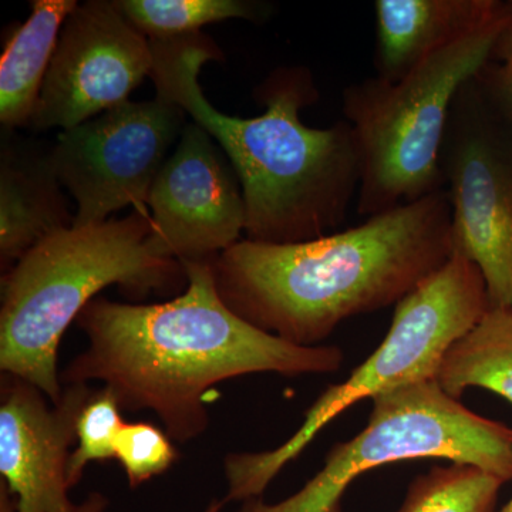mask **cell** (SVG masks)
Returning a JSON list of instances; mask_svg holds the SVG:
<instances>
[{
    "label": "cell",
    "mask_w": 512,
    "mask_h": 512,
    "mask_svg": "<svg viewBox=\"0 0 512 512\" xmlns=\"http://www.w3.org/2000/svg\"><path fill=\"white\" fill-rule=\"evenodd\" d=\"M490 308L480 268L454 252L443 268L397 303L382 345L348 380L322 393L291 439L274 450L225 457L227 503L262 497L282 468L353 404L407 384L436 380L448 349Z\"/></svg>",
    "instance_id": "obj_6"
},
{
    "label": "cell",
    "mask_w": 512,
    "mask_h": 512,
    "mask_svg": "<svg viewBox=\"0 0 512 512\" xmlns=\"http://www.w3.org/2000/svg\"><path fill=\"white\" fill-rule=\"evenodd\" d=\"M50 154L3 141L0 156V264L8 272L43 239L73 227Z\"/></svg>",
    "instance_id": "obj_14"
},
{
    "label": "cell",
    "mask_w": 512,
    "mask_h": 512,
    "mask_svg": "<svg viewBox=\"0 0 512 512\" xmlns=\"http://www.w3.org/2000/svg\"><path fill=\"white\" fill-rule=\"evenodd\" d=\"M123 424L121 407L114 394L104 386L94 389L77 420V447L67 468L70 488L79 484L89 464L116 457V441Z\"/></svg>",
    "instance_id": "obj_19"
},
{
    "label": "cell",
    "mask_w": 512,
    "mask_h": 512,
    "mask_svg": "<svg viewBox=\"0 0 512 512\" xmlns=\"http://www.w3.org/2000/svg\"><path fill=\"white\" fill-rule=\"evenodd\" d=\"M116 458L131 488L165 473L178 458L173 440L146 421L124 423L116 441Z\"/></svg>",
    "instance_id": "obj_20"
},
{
    "label": "cell",
    "mask_w": 512,
    "mask_h": 512,
    "mask_svg": "<svg viewBox=\"0 0 512 512\" xmlns=\"http://www.w3.org/2000/svg\"><path fill=\"white\" fill-rule=\"evenodd\" d=\"M117 285L128 298H147L187 285L183 264L165 255L150 212L70 227L30 249L2 276L0 370L25 380L53 404L63 394L57 352L67 328Z\"/></svg>",
    "instance_id": "obj_4"
},
{
    "label": "cell",
    "mask_w": 512,
    "mask_h": 512,
    "mask_svg": "<svg viewBox=\"0 0 512 512\" xmlns=\"http://www.w3.org/2000/svg\"><path fill=\"white\" fill-rule=\"evenodd\" d=\"M512 5L424 60L399 82L367 77L343 90L360 160L356 211L375 217L444 190L439 158L461 87L497 59Z\"/></svg>",
    "instance_id": "obj_5"
},
{
    "label": "cell",
    "mask_w": 512,
    "mask_h": 512,
    "mask_svg": "<svg viewBox=\"0 0 512 512\" xmlns=\"http://www.w3.org/2000/svg\"><path fill=\"white\" fill-rule=\"evenodd\" d=\"M150 45L157 96L204 128L238 175L247 239L298 244L336 232L359 192V151L345 119L326 128L303 123L301 111L319 100L311 70L275 69L255 89L264 113L241 119L221 113L202 93V66L222 60L210 37L197 32Z\"/></svg>",
    "instance_id": "obj_2"
},
{
    "label": "cell",
    "mask_w": 512,
    "mask_h": 512,
    "mask_svg": "<svg viewBox=\"0 0 512 512\" xmlns=\"http://www.w3.org/2000/svg\"><path fill=\"white\" fill-rule=\"evenodd\" d=\"M446 190L298 244L239 241L212 259L232 312L298 346L343 320L397 305L454 254Z\"/></svg>",
    "instance_id": "obj_3"
},
{
    "label": "cell",
    "mask_w": 512,
    "mask_h": 512,
    "mask_svg": "<svg viewBox=\"0 0 512 512\" xmlns=\"http://www.w3.org/2000/svg\"><path fill=\"white\" fill-rule=\"evenodd\" d=\"M501 512H512V498H511L510 503L505 505V507L503 508V511H501Z\"/></svg>",
    "instance_id": "obj_23"
},
{
    "label": "cell",
    "mask_w": 512,
    "mask_h": 512,
    "mask_svg": "<svg viewBox=\"0 0 512 512\" xmlns=\"http://www.w3.org/2000/svg\"><path fill=\"white\" fill-rule=\"evenodd\" d=\"M503 484L471 464L436 466L414 478L397 512H491Z\"/></svg>",
    "instance_id": "obj_18"
},
{
    "label": "cell",
    "mask_w": 512,
    "mask_h": 512,
    "mask_svg": "<svg viewBox=\"0 0 512 512\" xmlns=\"http://www.w3.org/2000/svg\"><path fill=\"white\" fill-rule=\"evenodd\" d=\"M114 5L148 39L191 35L222 20L258 22L265 10L244 0H114Z\"/></svg>",
    "instance_id": "obj_17"
},
{
    "label": "cell",
    "mask_w": 512,
    "mask_h": 512,
    "mask_svg": "<svg viewBox=\"0 0 512 512\" xmlns=\"http://www.w3.org/2000/svg\"><path fill=\"white\" fill-rule=\"evenodd\" d=\"M436 382L454 399L470 387H481L512 404V309H488L448 349Z\"/></svg>",
    "instance_id": "obj_16"
},
{
    "label": "cell",
    "mask_w": 512,
    "mask_h": 512,
    "mask_svg": "<svg viewBox=\"0 0 512 512\" xmlns=\"http://www.w3.org/2000/svg\"><path fill=\"white\" fill-rule=\"evenodd\" d=\"M497 56L501 63H488L481 70L480 77L495 107L512 128V19Z\"/></svg>",
    "instance_id": "obj_21"
},
{
    "label": "cell",
    "mask_w": 512,
    "mask_h": 512,
    "mask_svg": "<svg viewBox=\"0 0 512 512\" xmlns=\"http://www.w3.org/2000/svg\"><path fill=\"white\" fill-rule=\"evenodd\" d=\"M507 6L498 0H376L375 76L399 82Z\"/></svg>",
    "instance_id": "obj_13"
},
{
    "label": "cell",
    "mask_w": 512,
    "mask_h": 512,
    "mask_svg": "<svg viewBox=\"0 0 512 512\" xmlns=\"http://www.w3.org/2000/svg\"><path fill=\"white\" fill-rule=\"evenodd\" d=\"M185 126L184 110L156 96L128 100L62 131L49 154L57 180L77 202L74 227L109 221L130 205L146 211L151 187Z\"/></svg>",
    "instance_id": "obj_9"
},
{
    "label": "cell",
    "mask_w": 512,
    "mask_h": 512,
    "mask_svg": "<svg viewBox=\"0 0 512 512\" xmlns=\"http://www.w3.org/2000/svg\"><path fill=\"white\" fill-rule=\"evenodd\" d=\"M94 392L89 384L64 386L59 402L25 380L2 373L0 474L16 512H104L109 498L93 493L73 503L67 491L70 447L77 420Z\"/></svg>",
    "instance_id": "obj_12"
},
{
    "label": "cell",
    "mask_w": 512,
    "mask_h": 512,
    "mask_svg": "<svg viewBox=\"0 0 512 512\" xmlns=\"http://www.w3.org/2000/svg\"><path fill=\"white\" fill-rule=\"evenodd\" d=\"M187 285L167 302L93 299L77 316L87 348L60 373L63 387L100 382L121 410L156 413L177 443L210 426L215 384L254 373L328 375L343 365L338 346H298L255 328L228 308L210 261L181 262Z\"/></svg>",
    "instance_id": "obj_1"
},
{
    "label": "cell",
    "mask_w": 512,
    "mask_h": 512,
    "mask_svg": "<svg viewBox=\"0 0 512 512\" xmlns=\"http://www.w3.org/2000/svg\"><path fill=\"white\" fill-rule=\"evenodd\" d=\"M439 165L454 252L480 268L491 308L512 309V128L480 73L454 99Z\"/></svg>",
    "instance_id": "obj_8"
},
{
    "label": "cell",
    "mask_w": 512,
    "mask_h": 512,
    "mask_svg": "<svg viewBox=\"0 0 512 512\" xmlns=\"http://www.w3.org/2000/svg\"><path fill=\"white\" fill-rule=\"evenodd\" d=\"M76 0H33L32 13L13 30L0 59V121L29 127L60 32Z\"/></svg>",
    "instance_id": "obj_15"
},
{
    "label": "cell",
    "mask_w": 512,
    "mask_h": 512,
    "mask_svg": "<svg viewBox=\"0 0 512 512\" xmlns=\"http://www.w3.org/2000/svg\"><path fill=\"white\" fill-rule=\"evenodd\" d=\"M225 505H227V501H225V498H214V500H211V503L208 504V507L205 508L202 512H221L224 510Z\"/></svg>",
    "instance_id": "obj_22"
},
{
    "label": "cell",
    "mask_w": 512,
    "mask_h": 512,
    "mask_svg": "<svg viewBox=\"0 0 512 512\" xmlns=\"http://www.w3.org/2000/svg\"><path fill=\"white\" fill-rule=\"evenodd\" d=\"M369 423L336 444L325 466L298 493L278 504L249 498L237 512H339L343 493L366 471L416 458H446L512 480V429L468 410L436 380L373 397Z\"/></svg>",
    "instance_id": "obj_7"
},
{
    "label": "cell",
    "mask_w": 512,
    "mask_h": 512,
    "mask_svg": "<svg viewBox=\"0 0 512 512\" xmlns=\"http://www.w3.org/2000/svg\"><path fill=\"white\" fill-rule=\"evenodd\" d=\"M150 39L114 2L79 3L64 22L29 127L70 128L128 101L150 76Z\"/></svg>",
    "instance_id": "obj_10"
},
{
    "label": "cell",
    "mask_w": 512,
    "mask_h": 512,
    "mask_svg": "<svg viewBox=\"0 0 512 512\" xmlns=\"http://www.w3.org/2000/svg\"><path fill=\"white\" fill-rule=\"evenodd\" d=\"M147 207L153 235L177 261H210L237 244L247 211L241 183L222 148L194 121L158 173Z\"/></svg>",
    "instance_id": "obj_11"
}]
</instances>
